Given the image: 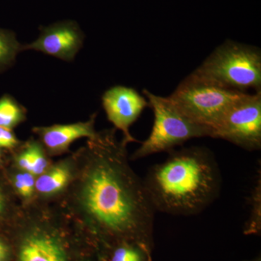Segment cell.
I'll return each instance as SVG.
<instances>
[{
    "instance_id": "cell-1",
    "label": "cell",
    "mask_w": 261,
    "mask_h": 261,
    "mask_svg": "<svg viewBox=\"0 0 261 261\" xmlns=\"http://www.w3.org/2000/svg\"><path fill=\"white\" fill-rule=\"evenodd\" d=\"M115 128L97 132L73 152V180L57 203L106 250L135 244L152 255L154 211L143 180L132 169Z\"/></svg>"
},
{
    "instance_id": "cell-2",
    "label": "cell",
    "mask_w": 261,
    "mask_h": 261,
    "mask_svg": "<svg viewBox=\"0 0 261 261\" xmlns=\"http://www.w3.org/2000/svg\"><path fill=\"white\" fill-rule=\"evenodd\" d=\"M143 182L154 211L192 216L219 197L221 176L210 149L191 147L171 150L163 162L149 168Z\"/></svg>"
},
{
    "instance_id": "cell-3",
    "label": "cell",
    "mask_w": 261,
    "mask_h": 261,
    "mask_svg": "<svg viewBox=\"0 0 261 261\" xmlns=\"http://www.w3.org/2000/svg\"><path fill=\"white\" fill-rule=\"evenodd\" d=\"M77 228L56 201L20 206L4 231L14 238L15 261H72L69 237Z\"/></svg>"
},
{
    "instance_id": "cell-4",
    "label": "cell",
    "mask_w": 261,
    "mask_h": 261,
    "mask_svg": "<svg viewBox=\"0 0 261 261\" xmlns=\"http://www.w3.org/2000/svg\"><path fill=\"white\" fill-rule=\"evenodd\" d=\"M193 73L224 88L245 92L261 91V53L258 48L228 40L216 48Z\"/></svg>"
},
{
    "instance_id": "cell-5",
    "label": "cell",
    "mask_w": 261,
    "mask_h": 261,
    "mask_svg": "<svg viewBox=\"0 0 261 261\" xmlns=\"http://www.w3.org/2000/svg\"><path fill=\"white\" fill-rule=\"evenodd\" d=\"M154 114L153 126L148 138L130 156V160L144 159L151 154L173 150L187 141L211 137L212 130L184 115L167 97L143 91Z\"/></svg>"
},
{
    "instance_id": "cell-6",
    "label": "cell",
    "mask_w": 261,
    "mask_h": 261,
    "mask_svg": "<svg viewBox=\"0 0 261 261\" xmlns=\"http://www.w3.org/2000/svg\"><path fill=\"white\" fill-rule=\"evenodd\" d=\"M245 93L220 87L192 73L167 97L192 121L212 130Z\"/></svg>"
},
{
    "instance_id": "cell-7",
    "label": "cell",
    "mask_w": 261,
    "mask_h": 261,
    "mask_svg": "<svg viewBox=\"0 0 261 261\" xmlns=\"http://www.w3.org/2000/svg\"><path fill=\"white\" fill-rule=\"evenodd\" d=\"M211 137L231 142L248 151L261 147V91L245 93L213 128Z\"/></svg>"
},
{
    "instance_id": "cell-8",
    "label": "cell",
    "mask_w": 261,
    "mask_h": 261,
    "mask_svg": "<svg viewBox=\"0 0 261 261\" xmlns=\"http://www.w3.org/2000/svg\"><path fill=\"white\" fill-rule=\"evenodd\" d=\"M103 108L108 121L123 134L122 141L126 145L137 142L130 133V127L140 118L148 100L135 89L123 86L111 87L102 95Z\"/></svg>"
},
{
    "instance_id": "cell-9",
    "label": "cell",
    "mask_w": 261,
    "mask_h": 261,
    "mask_svg": "<svg viewBox=\"0 0 261 261\" xmlns=\"http://www.w3.org/2000/svg\"><path fill=\"white\" fill-rule=\"evenodd\" d=\"M83 43L84 34L78 25L72 22H64L41 29L37 40L22 45V51H41L70 62L73 61Z\"/></svg>"
},
{
    "instance_id": "cell-10",
    "label": "cell",
    "mask_w": 261,
    "mask_h": 261,
    "mask_svg": "<svg viewBox=\"0 0 261 261\" xmlns=\"http://www.w3.org/2000/svg\"><path fill=\"white\" fill-rule=\"evenodd\" d=\"M94 113L88 121L70 123L55 124L49 126H35L32 132L37 136V140L42 144L49 157L62 155L70 152V146L75 140L86 137L92 139L97 135Z\"/></svg>"
},
{
    "instance_id": "cell-11",
    "label": "cell",
    "mask_w": 261,
    "mask_h": 261,
    "mask_svg": "<svg viewBox=\"0 0 261 261\" xmlns=\"http://www.w3.org/2000/svg\"><path fill=\"white\" fill-rule=\"evenodd\" d=\"M75 165L73 153L51 163L36 178V200L54 201L59 198L73 180Z\"/></svg>"
},
{
    "instance_id": "cell-12",
    "label": "cell",
    "mask_w": 261,
    "mask_h": 261,
    "mask_svg": "<svg viewBox=\"0 0 261 261\" xmlns=\"http://www.w3.org/2000/svg\"><path fill=\"white\" fill-rule=\"evenodd\" d=\"M5 176L20 205H29L36 200V176L21 171L8 163L3 170Z\"/></svg>"
},
{
    "instance_id": "cell-13",
    "label": "cell",
    "mask_w": 261,
    "mask_h": 261,
    "mask_svg": "<svg viewBox=\"0 0 261 261\" xmlns=\"http://www.w3.org/2000/svg\"><path fill=\"white\" fill-rule=\"evenodd\" d=\"M20 206L3 171H0V231H5L14 221Z\"/></svg>"
},
{
    "instance_id": "cell-14",
    "label": "cell",
    "mask_w": 261,
    "mask_h": 261,
    "mask_svg": "<svg viewBox=\"0 0 261 261\" xmlns=\"http://www.w3.org/2000/svg\"><path fill=\"white\" fill-rule=\"evenodd\" d=\"M27 120V110L9 94L0 97V127L13 130Z\"/></svg>"
},
{
    "instance_id": "cell-15",
    "label": "cell",
    "mask_w": 261,
    "mask_h": 261,
    "mask_svg": "<svg viewBox=\"0 0 261 261\" xmlns=\"http://www.w3.org/2000/svg\"><path fill=\"white\" fill-rule=\"evenodd\" d=\"M257 179L250 196V212L244 227L245 234H260L261 231V173Z\"/></svg>"
},
{
    "instance_id": "cell-16",
    "label": "cell",
    "mask_w": 261,
    "mask_h": 261,
    "mask_svg": "<svg viewBox=\"0 0 261 261\" xmlns=\"http://www.w3.org/2000/svg\"><path fill=\"white\" fill-rule=\"evenodd\" d=\"M107 250L106 261H152V255L135 244H118Z\"/></svg>"
},
{
    "instance_id": "cell-17",
    "label": "cell",
    "mask_w": 261,
    "mask_h": 261,
    "mask_svg": "<svg viewBox=\"0 0 261 261\" xmlns=\"http://www.w3.org/2000/svg\"><path fill=\"white\" fill-rule=\"evenodd\" d=\"M22 45L14 33L0 29V71L14 63L17 55L22 51Z\"/></svg>"
},
{
    "instance_id": "cell-18",
    "label": "cell",
    "mask_w": 261,
    "mask_h": 261,
    "mask_svg": "<svg viewBox=\"0 0 261 261\" xmlns=\"http://www.w3.org/2000/svg\"><path fill=\"white\" fill-rule=\"evenodd\" d=\"M13 130L0 127V149L8 152H13L21 145Z\"/></svg>"
},
{
    "instance_id": "cell-19",
    "label": "cell",
    "mask_w": 261,
    "mask_h": 261,
    "mask_svg": "<svg viewBox=\"0 0 261 261\" xmlns=\"http://www.w3.org/2000/svg\"><path fill=\"white\" fill-rule=\"evenodd\" d=\"M13 259V247L8 234L0 231V261H11Z\"/></svg>"
},
{
    "instance_id": "cell-20",
    "label": "cell",
    "mask_w": 261,
    "mask_h": 261,
    "mask_svg": "<svg viewBox=\"0 0 261 261\" xmlns=\"http://www.w3.org/2000/svg\"><path fill=\"white\" fill-rule=\"evenodd\" d=\"M10 152L0 149V171H3L9 163Z\"/></svg>"
},
{
    "instance_id": "cell-21",
    "label": "cell",
    "mask_w": 261,
    "mask_h": 261,
    "mask_svg": "<svg viewBox=\"0 0 261 261\" xmlns=\"http://www.w3.org/2000/svg\"><path fill=\"white\" fill-rule=\"evenodd\" d=\"M245 261H261V258H260V257L259 256V257H255V258L252 259V260H245Z\"/></svg>"
}]
</instances>
